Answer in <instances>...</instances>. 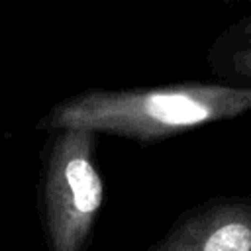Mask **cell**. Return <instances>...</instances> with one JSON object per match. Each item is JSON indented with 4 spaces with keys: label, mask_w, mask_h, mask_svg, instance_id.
<instances>
[{
    "label": "cell",
    "mask_w": 251,
    "mask_h": 251,
    "mask_svg": "<svg viewBox=\"0 0 251 251\" xmlns=\"http://www.w3.org/2000/svg\"><path fill=\"white\" fill-rule=\"evenodd\" d=\"M251 108V88L222 82H178L135 88H86L53 104L39 131L86 129L139 145L159 143L192 127L233 118Z\"/></svg>",
    "instance_id": "6da1fadb"
},
{
    "label": "cell",
    "mask_w": 251,
    "mask_h": 251,
    "mask_svg": "<svg viewBox=\"0 0 251 251\" xmlns=\"http://www.w3.org/2000/svg\"><path fill=\"white\" fill-rule=\"evenodd\" d=\"M100 135L86 129L47 133L41 145L37 208L49 251H86L104 202L96 165Z\"/></svg>",
    "instance_id": "7a4b0ae2"
},
{
    "label": "cell",
    "mask_w": 251,
    "mask_h": 251,
    "mask_svg": "<svg viewBox=\"0 0 251 251\" xmlns=\"http://www.w3.org/2000/svg\"><path fill=\"white\" fill-rule=\"evenodd\" d=\"M147 251H251V210L239 200H210L184 212Z\"/></svg>",
    "instance_id": "3957f363"
},
{
    "label": "cell",
    "mask_w": 251,
    "mask_h": 251,
    "mask_svg": "<svg viewBox=\"0 0 251 251\" xmlns=\"http://www.w3.org/2000/svg\"><path fill=\"white\" fill-rule=\"evenodd\" d=\"M206 61L222 84L251 88V14L229 25L212 43Z\"/></svg>",
    "instance_id": "277c9868"
}]
</instances>
